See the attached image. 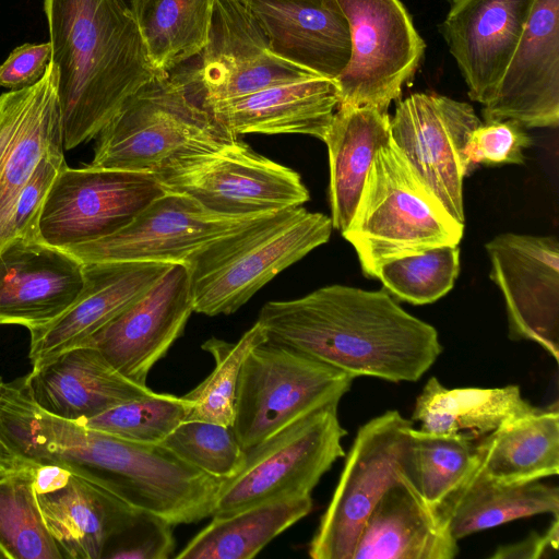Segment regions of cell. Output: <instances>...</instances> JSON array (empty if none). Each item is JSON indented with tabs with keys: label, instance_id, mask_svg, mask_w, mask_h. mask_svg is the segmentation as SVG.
Returning <instances> with one entry per match:
<instances>
[{
	"label": "cell",
	"instance_id": "6da1fadb",
	"mask_svg": "<svg viewBox=\"0 0 559 559\" xmlns=\"http://www.w3.org/2000/svg\"><path fill=\"white\" fill-rule=\"evenodd\" d=\"M0 438L21 459L71 465L131 507L174 526L211 516L224 481L163 444L123 440L48 413L22 383L1 399Z\"/></svg>",
	"mask_w": 559,
	"mask_h": 559
},
{
	"label": "cell",
	"instance_id": "7a4b0ae2",
	"mask_svg": "<svg viewBox=\"0 0 559 559\" xmlns=\"http://www.w3.org/2000/svg\"><path fill=\"white\" fill-rule=\"evenodd\" d=\"M257 322L266 340L306 353L352 378L419 380L442 352L438 331L384 289L329 285L266 302Z\"/></svg>",
	"mask_w": 559,
	"mask_h": 559
},
{
	"label": "cell",
	"instance_id": "3957f363",
	"mask_svg": "<svg viewBox=\"0 0 559 559\" xmlns=\"http://www.w3.org/2000/svg\"><path fill=\"white\" fill-rule=\"evenodd\" d=\"M64 150L95 139L158 72L122 0H44Z\"/></svg>",
	"mask_w": 559,
	"mask_h": 559
},
{
	"label": "cell",
	"instance_id": "277c9868",
	"mask_svg": "<svg viewBox=\"0 0 559 559\" xmlns=\"http://www.w3.org/2000/svg\"><path fill=\"white\" fill-rule=\"evenodd\" d=\"M332 229L331 217L298 206L213 241L185 263L193 312L234 313L278 273L328 242Z\"/></svg>",
	"mask_w": 559,
	"mask_h": 559
},
{
	"label": "cell",
	"instance_id": "5b68a950",
	"mask_svg": "<svg viewBox=\"0 0 559 559\" xmlns=\"http://www.w3.org/2000/svg\"><path fill=\"white\" fill-rule=\"evenodd\" d=\"M91 166L156 174L177 159L210 153L237 136L189 84L157 74L97 134Z\"/></svg>",
	"mask_w": 559,
	"mask_h": 559
},
{
	"label": "cell",
	"instance_id": "8992f818",
	"mask_svg": "<svg viewBox=\"0 0 559 559\" xmlns=\"http://www.w3.org/2000/svg\"><path fill=\"white\" fill-rule=\"evenodd\" d=\"M463 234L464 224L425 187L390 138L376 154L342 236L354 247L362 274L377 278L386 262L459 245Z\"/></svg>",
	"mask_w": 559,
	"mask_h": 559
},
{
	"label": "cell",
	"instance_id": "52a82bcc",
	"mask_svg": "<svg viewBox=\"0 0 559 559\" xmlns=\"http://www.w3.org/2000/svg\"><path fill=\"white\" fill-rule=\"evenodd\" d=\"M413 420L388 411L357 431L335 487L311 538L313 559H352L360 530L393 484L411 479L417 487Z\"/></svg>",
	"mask_w": 559,
	"mask_h": 559
},
{
	"label": "cell",
	"instance_id": "ba28073f",
	"mask_svg": "<svg viewBox=\"0 0 559 559\" xmlns=\"http://www.w3.org/2000/svg\"><path fill=\"white\" fill-rule=\"evenodd\" d=\"M354 378L296 348L265 340L239 373L233 430L246 450L293 421L338 404Z\"/></svg>",
	"mask_w": 559,
	"mask_h": 559
},
{
	"label": "cell",
	"instance_id": "9c48e42d",
	"mask_svg": "<svg viewBox=\"0 0 559 559\" xmlns=\"http://www.w3.org/2000/svg\"><path fill=\"white\" fill-rule=\"evenodd\" d=\"M338 404L321 407L246 450L240 471L221 486L212 518L260 503L311 496L333 463L345 456Z\"/></svg>",
	"mask_w": 559,
	"mask_h": 559
},
{
	"label": "cell",
	"instance_id": "30bf717a",
	"mask_svg": "<svg viewBox=\"0 0 559 559\" xmlns=\"http://www.w3.org/2000/svg\"><path fill=\"white\" fill-rule=\"evenodd\" d=\"M154 175L166 191L188 195L224 216L275 213L310 199L297 171L238 139L216 151L177 159Z\"/></svg>",
	"mask_w": 559,
	"mask_h": 559
},
{
	"label": "cell",
	"instance_id": "8fae6325",
	"mask_svg": "<svg viewBox=\"0 0 559 559\" xmlns=\"http://www.w3.org/2000/svg\"><path fill=\"white\" fill-rule=\"evenodd\" d=\"M165 192L152 173L66 165L41 207L38 238L67 248L107 237Z\"/></svg>",
	"mask_w": 559,
	"mask_h": 559
},
{
	"label": "cell",
	"instance_id": "7c38bea8",
	"mask_svg": "<svg viewBox=\"0 0 559 559\" xmlns=\"http://www.w3.org/2000/svg\"><path fill=\"white\" fill-rule=\"evenodd\" d=\"M350 27L347 67L335 80L340 105L388 111L416 72L425 41L401 0H337Z\"/></svg>",
	"mask_w": 559,
	"mask_h": 559
},
{
	"label": "cell",
	"instance_id": "4fadbf2b",
	"mask_svg": "<svg viewBox=\"0 0 559 559\" xmlns=\"http://www.w3.org/2000/svg\"><path fill=\"white\" fill-rule=\"evenodd\" d=\"M480 123L469 104L435 93H414L399 100L390 118V138L409 167L462 224L463 180L469 175L464 152Z\"/></svg>",
	"mask_w": 559,
	"mask_h": 559
},
{
	"label": "cell",
	"instance_id": "5bb4252c",
	"mask_svg": "<svg viewBox=\"0 0 559 559\" xmlns=\"http://www.w3.org/2000/svg\"><path fill=\"white\" fill-rule=\"evenodd\" d=\"M271 213L224 216L188 195L166 191L118 231L85 243L61 248L82 263H186L194 253Z\"/></svg>",
	"mask_w": 559,
	"mask_h": 559
},
{
	"label": "cell",
	"instance_id": "9a60e30c",
	"mask_svg": "<svg viewBox=\"0 0 559 559\" xmlns=\"http://www.w3.org/2000/svg\"><path fill=\"white\" fill-rule=\"evenodd\" d=\"M500 289L509 337L559 358V242L555 236L499 234L485 245Z\"/></svg>",
	"mask_w": 559,
	"mask_h": 559
},
{
	"label": "cell",
	"instance_id": "2e32d148",
	"mask_svg": "<svg viewBox=\"0 0 559 559\" xmlns=\"http://www.w3.org/2000/svg\"><path fill=\"white\" fill-rule=\"evenodd\" d=\"M200 55L192 92L201 103L321 76L277 56L240 0H215L209 40Z\"/></svg>",
	"mask_w": 559,
	"mask_h": 559
},
{
	"label": "cell",
	"instance_id": "e0dca14e",
	"mask_svg": "<svg viewBox=\"0 0 559 559\" xmlns=\"http://www.w3.org/2000/svg\"><path fill=\"white\" fill-rule=\"evenodd\" d=\"M192 312L189 271L176 263L83 345L98 349L123 376L146 385L150 371L182 335Z\"/></svg>",
	"mask_w": 559,
	"mask_h": 559
},
{
	"label": "cell",
	"instance_id": "ac0fdd59",
	"mask_svg": "<svg viewBox=\"0 0 559 559\" xmlns=\"http://www.w3.org/2000/svg\"><path fill=\"white\" fill-rule=\"evenodd\" d=\"M44 523L63 558L100 559L135 508L61 462H32Z\"/></svg>",
	"mask_w": 559,
	"mask_h": 559
},
{
	"label": "cell",
	"instance_id": "d6986e66",
	"mask_svg": "<svg viewBox=\"0 0 559 559\" xmlns=\"http://www.w3.org/2000/svg\"><path fill=\"white\" fill-rule=\"evenodd\" d=\"M485 121L512 119L524 128L559 123V0H536Z\"/></svg>",
	"mask_w": 559,
	"mask_h": 559
},
{
	"label": "cell",
	"instance_id": "ffe728a7",
	"mask_svg": "<svg viewBox=\"0 0 559 559\" xmlns=\"http://www.w3.org/2000/svg\"><path fill=\"white\" fill-rule=\"evenodd\" d=\"M157 262L84 263V287L74 304L48 324L31 330L32 371L82 346L143 296L171 266Z\"/></svg>",
	"mask_w": 559,
	"mask_h": 559
},
{
	"label": "cell",
	"instance_id": "44dd1931",
	"mask_svg": "<svg viewBox=\"0 0 559 559\" xmlns=\"http://www.w3.org/2000/svg\"><path fill=\"white\" fill-rule=\"evenodd\" d=\"M536 0H452L440 26L472 100L486 105L516 49Z\"/></svg>",
	"mask_w": 559,
	"mask_h": 559
},
{
	"label": "cell",
	"instance_id": "7402d4cb",
	"mask_svg": "<svg viewBox=\"0 0 559 559\" xmlns=\"http://www.w3.org/2000/svg\"><path fill=\"white\" fill-rule=\"evenodd\" d=\"M84 263L39 239L16 238L0 250V324L28 331L68 310L84 287Z\"/></svg>",
	"mask_w": 559,
	"mask_h": 559
},
{
	"label": "cell",
	"instance_id": "603a6c76",
	"mask_svg": "<svg viewBox=\"0 0 559 559\" xmlns=\"http://www.w3.org/2000/svg\"><path fill=\"white\" fill-rule=\"evenodd\" d=\"M58 70L0 95V238L22 188L47 155L64 156Z\"/></svg>",
	"mask_w": 559,
	"mask_h": 559
},
{
	"label": "cell",
	"instance_id": "cb8c5ba5",
	"mask_svg": "<svg viewBox=\"0 0 559 559\" xmlns=\"http://www.w3.org/2000/svg\"><path fill=\"white\" fill-rule=\"evenodd\" d=\"M281 58L336 80L348 64L350 27L337 0H240Z\"/></svg>",
	"mask_w": 559,
	"mask_h": 559
},
{
	"label": "cell",
	"instance_id": "d4e9b609",
	"mask_svg": "<svg viewBox=\"0 0 559 559\" xmlns=\"http://www.w3.org/2000/svg\"><path fill=\"white\" fill-rule=\"evenodd\" d=\"M35 403L56 416L84 420L153 392L118 371L96 348L67 350L22 378Z\"/></svg>",
	"mask_w": 559,
	"mask_h": 559
},
{
	"label": "cell",
	"instance_id": "484cf974",
	"mask_svg": "<svg viewBox=\"0 0 559 559\" xmlns=\"http://www.w3.org/2000/svg\"><path fill=\"white\" fill-rule=\"evenodd\" d=\"M202 105L236 136L306 134L323 141L340 105V91L335 80L314 76Z\"/></svg>",
	"mask_w": 559,
	"mask_h": 559
},
{
	"label": "cell",
	"instance_id": "4316f807",
	"mask_svg": "<svg viewBox=\"0 0 559 559\" xmlns=\"http://www.w3.org/2000/svg\"><path fill=\"white\" fill-rule=\"evenodd\" d=\"M457 540L411 479L390 486L357 538L352 559H453Z\"/></svg>",
	"mask_w": 559,
	"mask_h": 559
},
{
	"label": "cell",
	"instance_id": "83f0119b",
	"mask_svg": "<svg viewBox=\"0 0 559 559\" xmlns=\"http://www.w3.org/2000/svg\"><path fill=\"white\" fill-rule=\"evenodd\" d=\"M390 139L388 111L338 105L323 142L329 152V199L333 228L349 225L377 152Z\"/></svg>",
	"mask_w": 559,
	"mask_h": 559
},
{
	"label": "cell",
	"instance_id": "f1b7e54d",
	"mask_svg": "<svg viewBox=\"0 0 559 559\" xmlns=\"http://www.w3.org/2000/svg\"><path fill=\"white\" fill-rule=\"evenodd\" d=\"M436 512L459 540L513 520L543 513L559 515V489L540 480L499 483L475 465Z\"/></svg>",
	"mask_w": 559,
	"mask_h": 559
},
{
	"label": "cell",
	"instance_id": "f546056e",
	"mask_svg": "<svg viewBox=\"0 0 559 559\" xmlns=\"http://www.w3.org/2000/svg\"><path fill=\"white\" fill-rule=\"evenodd\" d=\"M476 465L503 484L558 475L559 411L555 403L507 423L475 441Z\"/></svg>",
	"mask_w": 559,
	"mask_h": 559
},
{
	"label": "cell",
	"instance_id": "4dcf8cb0",
	"mask_svg": "<svg viewBox=\"0 0 559 559\" xmlns=\"http://www.w3.org/2000/svg\"><path fill=\"white\" fill-rule=\"evenodd\" d=\"M536 409L522 397L515 384L447 389L431 377L416 399L412 420L419 421V429L426 432L463 435L478 440Z\"/></svg>",
	"mask_w": 559,
	"mask_h": 559
},
{
	"label": "cell",
	"instance_id": "1f68e13d",
	"mask_svg": "<svg viewBox=\"0 0 559 559\" xmlns=\"http://www.w3.org/2000/svg\"><path fill=\"white\" fill-rule=\"evenodd\" d=\"M312 510L311 496L269 501L213 516L176 559H251Z\"/></svg>",
	"mask_w": 559,
	"mask_h": 559
},
{
	"label": "cell",
	"instance_id": "d6a6232c",
	"mask_svg": "<svg viewBox=\"0 0 559 559\" xmlns=\"http://www.w3.org/2000/svg\"><path fill=\"white\" fill-rule=\"evenodd\" d=\"M215 0H133L130 10L154 68L168 73L200 55L209 40Z\"/></svg>",
	"mask_w": 559,
	"mask_h": 559
},
{
	"label": "cell",
	"instance_id": "836d02e7",
	"mask_svg": "<svg viewBox=\"0 0 559 559\" xmlns=\"http://www.w3.org/2000/svg\"><path fill=\"white\" fill-rule=\"evenodd\" d=\"M0 547L8 559H62L38 508L33 463L0 466Z\"/></svg>",
	"mask_w": 559,
	"mask_h": 559
},
{
	"label": "cell",
	"instance_id": "e575fe53",
	"mask_svg": "<svg viewBox=\"0 0 559 559\" xmlns=\"http://www.w3.org/2000/svg\"><path fill=\"white\" fill-rule=\"evenodd\" d=\"M266 336L255 322L237 342L215 336L201 345L214 359L211 373L182 397L192 408L187 420H203L231 427L235 417L236 391L241 366L248 354Z\"/></svg>",
	"mask_w": 559,
	"mask_h": 559
},
{
	"label": "cell",
	"instance_id": "d590c367",
	"mask_svg": "<svg viewBox=\"0 0 559 559\" xmlns=\"http://www.w3.org/2000/svg\"><path fill=\"white\" fill-rule=\"evenodd\" d=\"M417 489L436 511L476 465L475 441L413 429Z\"/></svg>",
	"mask_w": 559,
	"mask_h": 559
},
{
	"label": "cell",
	"instance_id": "8d00e7d4",
	"mask_svg": "<svg viewBox=\"0 0 559 559\" xmlns=\"http://www.w3.org/2000/svg\"><path fill=\"white\" fill-rule=\"evenodd\" d=\"M191 408L182 396L153 391L79 421L123 440L160 444L188 419Z\"/></svg>",
	"mask_w": 559,
	"mask_h": 559
},
{
	"label": "cell",
	"instance_id": "74e56055",
	"mask_svg": "<svg viewBox=\"0 0 559 559\" xmlns=\"http://www.w3.org/2000/svg\"><path fill=\"white\" fill-rule=\"evenodd\" d=\"M459 272L460 249L447 245L389 261L379 269L377 278L394 299L426 305L447 295Z\"/></svg>",
	"mask_w": 559,
	"mask_h": 559
},
{
	"label": "cell",
	"instance_id": "f35d334b",
	"mask_svg": "<svg viewBox=\"0 0 559 559\" xmlns=\"http://www.w3.org/2000/svg\"><path fill=\"white\" fill-rule=\"evenodd\" d=\"M182 461L219 479L235 476L246 451L231 427L203 420H186L160 443Z\"/></svg>",
	"mask_w": 559,
	"mask_h": 559
},
{
	"label": "cell",
	"instance_id": "ab89813d",
	"mask_svg": "<svg viewBox=\"0 0 559 559\" xmlns=\"http://www.w3.org/2000/svg\"><path fill=\"white\" fill-rule=\"evenodd\" d=\"M520 122L512 119L485 121L469 134L465 146L468 173L477 166L522 165L524 151L533 140Z\"/></svg>",
	"mask_w": 559,
	"mask_h": 559
},
{
	"label": "cell",
	"instance_id": "60d3db41",
	"mask_svg": "<svg viewBox=\"0 0 559 559\" xmlns=\"http://www.w3.org/2000/svg\"><path fill=\"white\" fill-rule=\"evenodd\" d=\"M173 527L167 520L136 509L124 527L107 543L103 558L169 559L176 548Z\"/></svg>",
	"mask_w": 559,
	"mask_h": 559
},
{
	"label": "cell",
	"instance_id": "b9f144b4",
	"mask_svg": "<svg viewBox=\"0 0 559 559\" xmlns=\"http://www.w3.org/2000/svg\"><path fill=\"white\" fill-rule=\"evenodd\" d=\"M64 156L47 155L22 188L0 238L2 247L16 238L39 239L38 218L47 193L66 166Z\"/></svg>",
	"mask_w": 559,
	"mask_h": 559
},
{
	"label": "cell",
	"instance_id": "7bdbcfd3",
	"mask_svg": "<svg viewBox=\"0 0 559 559\" xmlns=\"http://www.w3.org/2000/svg\"><path fill=\"white\" fill-rule=\"evenodd\" d=\"M51 53L49 41L16 47L0 64V86L14 91L37 83L51 61Z\"/></svg>",
	"mask_w": 559,
	"mask_h": 559
},
{
	"label": "cell",
	"instance_id": "ee69618b",
	"mask_svg": "<svg viewBox=\"0 0 559 559\" xmlns=\"http://www.w3.org/2000/svg\"><path fill=\"white\" fill-rule=\"evenodd\" d=\"M559 519L552 516L548 528L538 534L532 533L524 540L500 546L490 556L492 559H540L556 557L559 542Z\"/></svg>",
	"mask_w": 559,
	"mask_h": 559
},
{
	"label": "cell",
	"instance_id": "f6af8a7d",
	"mask_svg": "<svg viewBox=\"0 0 559 559\" xmlns=\"http://www.w3.org/2000/svg\"><path fill=\"white\" fill-rule=\"evenodd\" d=\"M25 462V460L19 457L0 438V466L12 467Z\"/></svg>",
	"mask_w": 559,
	"mask_h": 559
},
{
	"label": "cell",
	"instance_id": "bcb514c9",
	"mask_svg": "<svg viewBox=\"0 0 559 559\" xmlns=\"http://www.w3.org/2000/svg\"><path fill=\"white\" fill-rule=\"evenodd\" d=\"M0 559H8V556L5 555V552L2 550V548L0 547Z\"/></svg>",
	"mask_w": 559,
	"mask_h": 559
},
{
	"label": "cell",
	"instance_id": "7dc6e473",
	"mask_svg": "<svg viewBox=\"0 0 559 559\" xmlns=\"http://www.w3.org/2000/svg\"><path fill=\"white\" fill-rule=\"evenodd\" d=\"M122 1H123L128 7H130V4H131V2H132L133 0H122Z\"/></svg>",
	"mask_w": 559,
	"mask_h": 559
}]
</instances>
